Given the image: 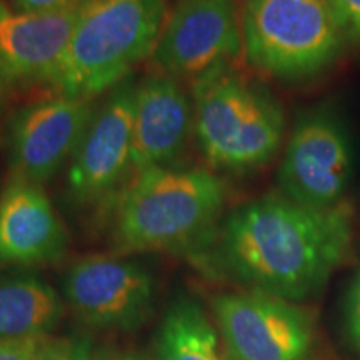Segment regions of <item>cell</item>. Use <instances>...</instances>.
I'll use <instances>...</instances> for the list:
<instances>
[{"label": "cell", "mask_w": 360, "mask_h": 360, "mask_svg": "<svg viewBox=\"0 0 360 360\" xmlns=\"http://www.w3.org/2000/svg\"><path fill=\"white\" fill-rule=\"evenodd\" d=\"M344 204L312 209L283 195L247 202L227 215L215 259L250 290L299 302L317 294L350 249Z\"/></svg>", "instance_id": "6da1fadb"}, {"label": "cell", "mask_w": 360, "mask_h": 360, "mask_svg": "<svg viewBox=\"0 0 360 360\" xmlns=\"http://www.w3.org/2000/svg\"><path fill=\"white\" fill-rule=\"evenodd\" d=\"M227 199L224 180L204 169L135 172L117 193L112 242L122 254L180 250L212 232Z\"/></svg>", "instance_id": "7a4b0ae2"}, {"label": "cell", "mask_w": 360, "mask_h": 360, "mask_svg": "<svg viewBox=\"0 0 360 360\" xmlns=\"http://www.w3.org/2000/svg\"><path fill=\"white\" fill-rule=\"evenodd\" d=\"M165 19V0H85L51 85L87 101L114 90L150 58Z\"/></svg>", "instance_id": "3957f363"}, {"label": "cell", "mask_w": 360, "mask_h": 360, "mask_svg": "<svg viewBox=\"0 0 360 360\" xmlns=\"http://www.w3.org/2000/svg\"><path fill=\"white\" fill-rule=\"evenodd\" d=\"M193 132L215 169L249 172L269 164L283 141L285 119L276 98L229 67L193 80Z\"/></svg>", "instance_id": "277c9868"}, {"label": "cell", "mask_w": 360, "mask_h": 360, "mask_svg": "<svg viewBox=\"0 0 360 360\" xmlns=\"http://www.w3.org/2000/svg\"><path fill=\"white\" fill-rule=\"evenodd\" d=\"M240 20L250 65L289 82L326 70L347 39L332 0H245Z\"/></svg>", "instance_id": "5b68a950"}, {"label": "cell", "mask_w": 360, "mask_h": 360, "mask_svg": "<svg viewBox=\"0 0 360 360\" xmlns=\"http://www.w3.org/2000/svg\"><path fill=\"white\" fill-rule=\"evenodd\" d=\"M354 172V147L344 120L330 107L299 117L278 169L283 197L312 209L340 205Z\"/></svg>", "instance_id": "8992f818"}, {"label": "cell", "mask_w": 360, "mask_h": 360, "mask_svg": "<svg viewBox=\"0 0 360 360\" xmlns=\"http://www.w3.org/2000/svg\"><path fill=\"white\" fill-rule=\"evenodd\" d=\"M212 310L232 360H309L312 319L290 300L259 290L232 292L215 297Z\"/></svg>", "instance_id": "52a82bcc"}, {"label": "cell", "mask_w": 360, "mask_h": 360, "mask_svg": "<svg viewBox=\"0 0 360 360\" xmlns=\"http://www.w3.org/2000/svg\"><path fill=\"white\" fill-rule=\"evenodd\" d=\"M244 49L237 0H179L150 56L159 74L197 80Z\"/></svg>", "instance_id": "ba28073f"}, {"label": "cell", "mask_w": 360, "mask_h": 360, "mask_svg": "<svg viewBox=\"0 0 360 360\" xmlns=\"http://www.w3.org/2000/svg\"><path fill=\"white\" fill-rule=\"evenodd\" d=\"M135 92L137 85L127 79L97 107L67 170V191L75 204L92 205L110 199L134 172Z\"/></svg>", "instance_id": "9c48e42d"}, {"label": "cell", "mask_w": 360, "mask_h": 360, "mask_svg": "<svg viewBox=\"0 0 360 360\" xmlns=\"http://www.w3.org/2000/svg\"><path fill=\"white\" fill-rule=\"evenodd\" d=\"M154 294L150 272L115 255H85L64 276L65 300L80 321L96 328L142 327L152 314Z\"/></svg>", "instance_id": "30bf717a"}, {"label": "cell", "mask_w": 360, "mask_h": 360, "mask_svg": "<svg viewBox=\"0 0 360 360\" xmlns=\"http://www.w3.org/2000/svg\"><path fill=\"white\" fill-rule=\"evenodd\" d=\"M94 101L57 94L13 115L8 127V165L12 177L44 186L77 150L90 120Z\"/></svg>", "instance_id": "8fae6325"}, {"label": "cell", "mask_w": 360, "mask_h": 360, "mask_svg": "<svg viewBox=\"0 0 360 360\" xmlns=\"http://www.w3.org/2000/svg\"><path fill=\"white\" fill-rule=\"evenodd\" d=\"M84 2L57 12H17L0 0V80L49 82L60 65Z\"/></svg>", "instance_id": "7c38bea8"}, {"label": "cell", "mask_w": 360, "mask_h": 360, "mask_svg": "<svg viewBox=\"0 0 360 360\" xmlns=\"http://www.w3.org/2000/svg\"><path fill=\"white\" fill-rule=\"evenodd\" d=\"M70 237L42 186L12 177L0 193V265L60 262Z\"/></svg>", "instance_id": "4fadbf2b"}, {"label": "cell", "mask_w": 360, "mask_h": 360, "mask_svg": "<svg viewBox=\"0 0 360 360\" xmlns=\"http://www.w3.org/2000/svg\"><path fill=\"white\" fill-rule=\"evenodd\" d=\"M193 132V105L179 79L150 75L137 85L134 112L132 170L170 167Z\"/></svg>", "instance_id": "5bb4252c"}, {"label": "cell", "mask_w": 360, "mask_h": 360, "mask_svg": "<svg viewBox=\"0 0 360 360\" xmlns=\"http://www.w3.org/2000/svg\"><path fill=\"white\" fill-rule=\"evenodd\" d=\"M64 314L51 283L29 274L0 276V339L47 335Z\"/></svg>", "instance_id": "9a60e30c"}, {"label": "cell", "mask_w": 360, "mask_h": 360, "mask_svg": "<svg viewBox=\"0 0 360 360\" xmlns=\"http://www.w3.org/2000/svg\"><path fill=\"white\" fill-rule=\"evenodd\" d=\"M159 360H225L219 332L195 300L179 297L162 319Z\"/></svg>", "instance_id": "2e32d148"}, {"label": "cell", "mask_w": 360, "mask_h": 360, "mask_svg": "<svg viewBox=\"0 0 360 360\" xmlns=\"http://www.w3.org/2000/svg\"><path fill=\"white\" fill-rule=\"evenodd\" d=\"M37 360H92V340L87 335L49 337Z\"/></svg>", "instance_id": "e0dca14e"}, {"label": "cell", "mask_w": 360, "mask_h": 360, "mask_svg": "<svg viewBox=\"0 0 360 360\" xmlns=\"http://www.w3.org/2000/svg\"><path fill=\"white\" fill-rule=\"evenodd\" d=\"M49 335L0 339V360H37Z\"/></svg>", "instance_id": "ac0fdd59"}, {"label": "cell", "mask_w": 360, "mask_h": 360, "mask_svg": "<svg viewBox=\"0 0 360 360\" xmlns=\"http://www.w3.org/2000/svg\"><path fill=\"white\" fill-rule=\"evenodd\" d=\"M347 37L360 40V0H332Z\"/></svg>", "instance_id": "d6986e66"}, {"label": "cell", "mask_w": 360, "mask_h": 360, "mask_svg": "<svg viewBox=\"0 0 360 360\" xmlns=\"http://www.w3.org/2000/svg\"><path fill=\"white\" fill-rule=\"evenodd\" d=\"M84 0H11V7L17 12H57L74 7Z\"/></svg>", "instance_id": "ffe728a7"}, {"label": "cell", "mask_w": 360, "mask_h": 360, "mask_svg": "<svg viewBox=\"0 0 360 360\" xmlns=\"http://www.w3.org/2000/svg\"><path fill=\"white\" fill-rule=\"evenodd\" d=\"M347 321H349V334L352 339L355 349L360 352V269L355 282L349 295L347 307Z\"/></svg>", "instance_id": "44dd1931"}, {"label": "cell", "mask_w": 360, "mask_h": 360, "mask_svg": "<svg viewBox=\"0 0 360 360\" xmlns=\"http://www.w3.org/2000/svg\"><path fill=\"white\" fill-rule=\"evenodd\" d=\"M102 360H147V359L143 357V355H139V354H115V355H112V357H107Z\"/></svg>", "instance_id": "7402d4cb"}, {"label": "cell", "mask_w": 360, "mask_h": 360, "mask_svg": "<svg viewBox=\"0 0 360 360\" xmlns=\"http://www.w3.org/2000/svg\"><path fill=\"white\" fill-rule=\"evenodd\" d=\"M2 85H4L2 80H0V94H2Z\"/></svg>", "instance_id": "603a6c76"}]
</instances>
